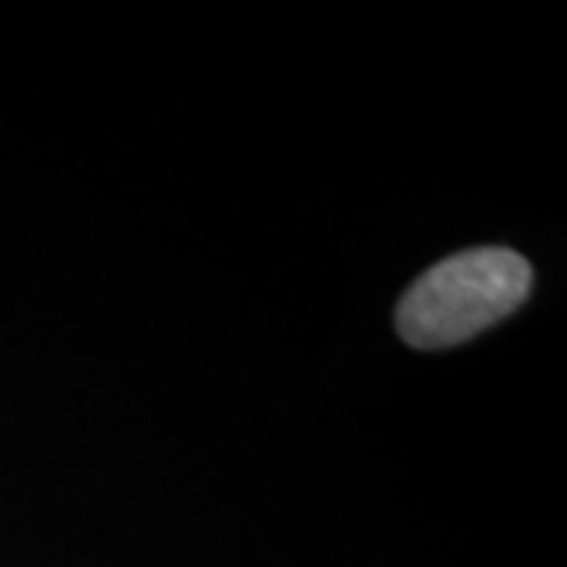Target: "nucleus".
<instances>
[{"instance_id":"1","label":"nucleus","mask_w":567,"mask_h":567,"mask_svg":"<svg viewBox=\"0 0 567 567\" xmlns=\"http://www.w3.org/2000/svg\"><path fill=\"white\" fill-rule=\"evenodd\" d=\"M529 281L524 256L502 246L466 249L413 281L398 303V331L420 350L461 344L524 303Z\"/></svg>"}]
</instances>
